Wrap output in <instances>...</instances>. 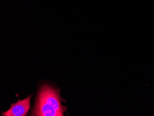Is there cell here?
I'll use <instances>...</instances> for the list:
<instances>
[{"label": "cell", "mask_w": 154, "mask_h": 116, "mask_svg": "<svg viewBox=\"0 0 154 116\" xmlns=\"http://www.w3.org/2000/svg\"><path fill=\"white\" fill-rule=\"evenodd\" d=\"M31 96L21 100L19 99L16 103L11 104V107L8 111L3 112V116H26L30 108Z\"/></svg>", "instance_id": "2"}, {"label": "cell", "mask_w": 154, "mask_h": 116, "mask_svg": "<svg viewBox=\"0 0 154 116\" xmlns=\"http://www.w3.org/2000/svg\"><path fill=\"white\" fill-rule=\"evenodd\" d=\"M57 90L45 85L38 93L32 116H62L66 107L62 106Z\"/></svg>", "instance_id": "1"}]
</instances>
